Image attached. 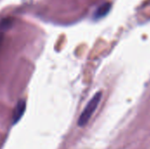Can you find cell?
Wrapping results in <instances>:
<instances>
[{"label": "cell", "mask_w": 150, "mask_h": 149, "mask_svg": "<svg viewBox=\"0 0 150 149\" xmlns=\"http://www.w3.org/2000/svg\"><path fill=\"white\" fill-rule=\"evenodd\" d=\"M101 97H102L101 92H98L93 96V97L90 100V102L87 104L86 107L84 108L83 112L80 115L79 119H78V126H83L87 124V122L90 120L92 114L94 113V112L98 108V104L101 100Z\"/></svg>", "instance_id": "6da1fadb"}, {"label": "cell", "mask_w": 150, "mask_h": 149, "mask_svg": "<svg viewBox=\"0 0 150 149\" xmlns=\"http://www.w3.org/2000/svg\"><path fill=\"white\" fill-rule=\"evenodd\" d=\"M25 109V101H19L14 110V112H13V123H16L17 121H18V119L23 115Z\"/></svg>", "instance_id": "7a4b0ae2"}, {"label": "cell", "mask_w": 150, "mask_h": 149, "mask_svg": "<svg viewBox=\"0 0 150 149\" xmlns=\"http://www.w3.org/2000/svg\"><path fill=\"white\" fill-rule=\"evenodd\" d=\"M111 6H112V4L111 3H105L102 5H100L98 8L97 11L95 12V18H100L105 16L110 11Z\"/></svg>", "instance_id": "3957f363"}]
</instances>
